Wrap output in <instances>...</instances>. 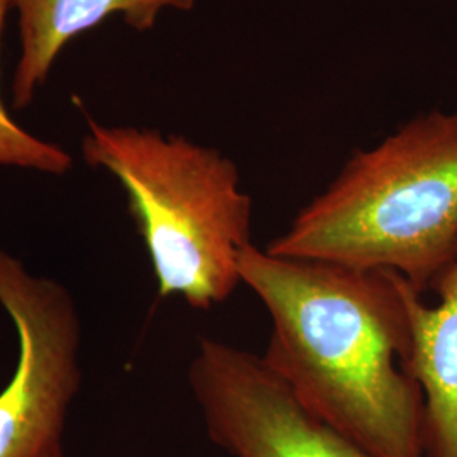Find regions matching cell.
Returning a JSON list of instances; mask_svg holds the SVG:
<instances>
[{"label":"cell","mask_w":457,"mask_h":457,"mask_svg":"<svg viewBox=\"0 0 457 457\" xmlns=\"http://www.w3.org/2000/svg\"><path fill=\"white\" fill-rule=\"evenodd\" d=\"M241 278L271 324L262 360L312 413L373 456L424 457V396L407 373L405 278L254 245Z\"/></svg>","instance_id":"1"},{"label":"cell","mask_w":457,"mask_h":457,"mask_svg":"<svg viewBox=\"0 0 457 457\" xmlns=\"http://www.w3.org/2000/svg\"><path fill=\"white\" fill-rule=\"evenodd\" d=\"M264 249L392 271L430 292L457 260V112L417 115L353 151Z\"/></svg>","instance_id":"2"},{"label":"cell","mask_w":457,"mask_h":457,"mask_svg":"<svg viewBox=\"0 0 457 457\" xmlns=\"http://www.w3.org/2000/svg\"><path fill=\"white\" fill-rule=\"evenodd\" d=\"M82 156L109 171L128 195L162 298L196 311L224 303L243 285L253 245V198L237 164L180 134L87 119Z\"/></svg>","instance_id":"3"},{"label":"cell","mask_w":457,"mask_h":457,"mask_svg":"<svg viewBox=\"0 0 457 457\" xmlns=\"http://www.w3.org/2000/svg\"><path fill=\"white\" fill-rule=\"evenodd\" d=\"M0 305L19 339L16 371L0 392V457H65L66 415L82 385L75 302L0 249Z\"/></svg>","instance_id":"4"},{"label":"cell","mask_w":457,"mask_h":457,"mask_svg":"<svg viewBox=\"0 0 457 457\" xmlns=\"http://www.w3.org/2000/svg\"><path fill=\"white\" fill-rule=\"evenodd\" d=\"M188 383L209 439L232 457H376L312 413L262 354L202 337Z\"/></svg>","instance_id":"5"},{"label":"cell","mask_w":457,"mask_h":457,"mask_svg":"<svg viewBox=\"0 0 457 457\" xmlns=\"http://www.w3.org/2000/svg\"><path fill=\"white\" fill-rule=\"evenodd\" d=\"M21 53L12 80L14 107L24 109L46 83L62 51L80 34L119 16L136 31H151L168 11L188 12L195 0H11Z\"/></svg>","instance_id":"6"},{"label":"cell","mask_w":457,"mask_h":457,"mask_svg":"<svg viewBox=\"0 0 457 457\" xmlns=\"http://www.w3.org/2000/svg\"><path fill=\"white\" fill-rule=\"evenodd\" d=\"M410 294L409 373L424 396V457H457V260L432 290Z\"/></svg>","instance_id":"7"},{"label":"cell","mask_w":457,"mask_h":457,"mask_svg":"<svg viewBox=\"0 0 457 457\" xmlns=\"http://www.w3.org/2000/svg\"><path fill=\"white\" fill-rule=\"evenodd\" d=\"M9 9H12L11 0H0V51ZM0 166L62 177L73 168V158L63 147L21 128L0 96Z\"/></svg>","instance_id":"8"}]
</instances>
